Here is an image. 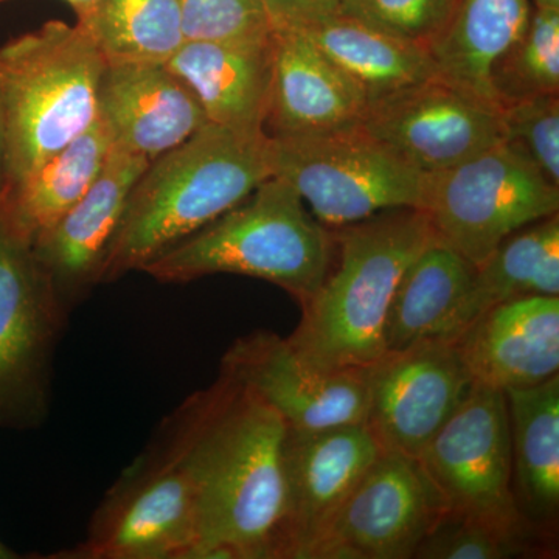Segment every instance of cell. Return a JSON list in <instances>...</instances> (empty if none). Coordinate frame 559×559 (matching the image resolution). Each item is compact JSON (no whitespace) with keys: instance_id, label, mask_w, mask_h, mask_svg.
<instances>
[{"instance_id":"1","label":"cell","mask_w":559,"mask_h":559,"mask_svg":"<svg viewBox=\"0 0 559 559\" xmlns=\"http://www.w3.org/2000/svg\"><path fill=\"white\" fill-rule=\"evenodd\" d=\"M197 399L193 559H289L285 419L223 371Z\"/></svg>"},{"instance_id":"2","label":"cell","mask_w":559,"mask_h":559,"mask_svg":"<svg viewBox=\"0 0 559 559\" xmlns=\"http://www.w3.org/2000/svg\"><path fill=\"white\" fill-rule=\"evenodd\" d=\"M272 178L263 130L207 123L151 160L110 241L100 283L117 282L240 204Z\"/></svg>"},{"instance_id":"3","label":"cell","mask_w":559,"mask_h":559,"mask_svg":"<svg viewBox=\"0 0 559 559\" xmlns=\"http://www.w3.org/2000/svg\"><path fill=\"white\" fill-rule=\"evenodd\" d=\"M330 230L329 274L286 340L314 369L366 370L385 355V318L400 278L439 238L419 209L385 210Z\"/></svg>"},{"instance_id":"4","label":"cell","mask_w":559,"mask_h":559,"mask_svg":"<svg viewBox=\"0 0 559 559\" xmlns=\"http://www.w3.org/2000/svg\"><path fill=\"white\" fill-rule=\"evenodd\" d=\"M331 260V230L311 215L288 182L272 176L142 272L160 283L246 275L274 283L304 307L329 274Z\"/></svg>"},{"instance_id":"5","label":"cell","mask_w":559,"mask_h":559,"mask_svg":"<svg viewBox=\"0 0 559 559\" xmlns=\"http://www.w3.org/2000/svg\"><path fill=\"white\" fill-rule=\"evenodd\" d=\"M197 421L194 393L114 481L83 543L49 558L193 559L200 539Z\"/></svg>"},{"instance_id":"6","label":"cell","mask_w":559,"mask_h":559,"mask_svg":"<svg viewBox=\"0 0 559 559\" xmlns=\"http://www.w3.org/2000/svg\"><path fill=\"white\" fill-rule=\"evenodd\" d=\"M105 68L100 50L80 24L49 21L0 47L7 124L3 191L95 123Z\"/></svg>"},{"instance_id":"7","label":"cell","mask_w":559,"mask_h":559,"mask_svg":"<svg viewBox=\"0 0 559 559\" xmlns=\"http://www.w3.org/2000/svg\"><path fill=\"white\" fill-rule=\"evenodd\" d=\"M270 140L272 176L288 182L326 229L425 207L426 175L360 124Z\"/></svg>"},{"instance_id":"8","label":"cell","mask_w":559,"mask_h":559,"mask_svg":"<svg viewBox=\"0 0 559 559\" xmlns=\"http://www.w3.org/2000/svg\"><path fill=\"white\" fill-rule=\"evenodd\" d=\"M558 209L559 187L507 142L426 175L423 212L439 241L476 267L511 235L557 215Z\"/></svg>"},{"instance_id":"9","label":"cell","mask_w":559,"mask_h":559,"mask_svg":"<svg viewBox=\"0 0 559 559\" xmlns=\"http://www.w3.org/2000/svg\"><path fill=\"white\" fill-rule=\"evenodd\" d=\"M448 513L528 536L513 491L509 403L474 381L459 409L417 459Z\"/></svg>"},{"instance_id":"10","label":"cell","mask_w":559,"mask_h":559,"mask_svg":"<svg viewBox=\"0 0 559 559\" xmlns=\"http://www.w3.org/2000/svg\"><path fill=\"white\" fill-rule=\"evenodd\" d=\"M68 320L32 246L0 215V428L31 430L46 421L55 348Z\"/></svg>"},{"instance_id":"11","label":"cell","mask_w":559,"mask_h":559,"mask_svg":"<svg viewBox=\"0 0 559 559\" xmlns=\"http://www.w3.org/2000/svg\"><path fill=\"white\" fill-rule=\"evenodd\" d=\"M443 502L418 460L384 451L342 502L307 559H411Z\"/></svg>"},{"instance_id":"12","label":"cell","mask_w":559,"mask_h":559,"mask_svg":"<svg viewBox=\"0 0 559 559\" xmlns=\"http://www.w3.org/2000/svg\"><path fill=\"white\" fill-rule=\"evenodd\" d=\"M359 124L423 175L450 170L503 142L498 106L440 76L369 102Z\"/></svg>"},{"instance_id":"13","label":"cell","mask_w":559,"mask_h":559,"mask_svg":"<svg viewBox=\"0 0 559 559\" xmlns=\"http://www.w3.org/2000/svg\"><path fill=\"white\" fill-rule=\"evenodd\" d=\"M367 428L382 450L417 460L474 380L454 342L426 340L366 369Z\"/></svg>"},{"instance_id":"14","label":"cell","mask_w":559,"mask_h":559,"mask_svg":"<svg viewBox=\"0 0 559 559\" xmlns=\"http://www.w3.org/2000/svg\"><path fill=\"white\" fill-rule=\"evenodd\" d=\"M221 371L248 388L294 430L366 425V370L322 371L286 337L259 330L235 341Z\"/></svg>"},{"instance_id":"15","label":"cell","mask_w":559,"mask_h":559,"mask_svg":"<svg viewBox=\"0 0 559 559\" xmlns=\"http://www.w3.org/2000/svg\"><path fill=\"white\" fill-rule=\"evenodd\" d=\"M148 164L138 154L110 150L90 190L33 242L36 263L68 318L100 285L110 241L132 187Z\"/></svg>"},{"instance_id":"16","label":"cell","mask_w":559,"mask_h":559,"mask_svg":"<svg viewBox=\"0 0 559 559\" xmlns=\"http://www.w3.org/2000/svg\"><path fill=\"white\" fill-rule=\"evenodd\" d=\"M382 452L367 425L286 430L289 559H307L320 533Z\"/></svg>"},{"instance_id":"17","label":"cell","mask_w":559,"mask_h":559,"mask_svg":"<svg viewBox=\"0 0 559 559\" xmlns=\"http://www.w3.org/2000/svg\"><path fill=\"white\" fill-rule=\"evenodd\" d=\"M98 123L112 148L154 160L209 123L194 95L156 62H119L103 70Z\"/></svg>"},{"instance_id":"18","label":"cell","mask_w":559,"mask_h":559,"mask_svg":"<svg viewBox=\"0 0 559 559\" xmlns=\"http://www.w3.org/2000/svg\"><path fill=\"white\" fill-rule=\"evenodd\" d=\"M452 342L474 381L503 392L538 385L559 370V296L506 301Z\"/></svg>"},{"instance_id":"19","label":"cell","mask_w":559,"mask_h":559,"mask_svg":"<svg viewBox=\"0 0 559 559\" xmlns=\"http://www.w3.org/2000/svg\"><path fill=\"white\" fill-rule=\"evenodd\" d=\"M272 83L264 132L314 134L355 127L366 94L305 31L272 32Z\"/></svg>"},{"instance_id":"20","label":"cell","mask_w":559,"mask_h":559,"mask_svg":"<svg viewBox=\"0 0 559 559\" xmlns=\"http://www.w3.org/2000/svg\"><path fill=\"white\" fill-rule=\"evenodd\" d=\"M272 57V35L250 43L186 40L167 66L189 87L209 123L264 131Z\"/></svg>"},{"instance_id":"21","label":"cell","mask_w":559,"mask_h":559,"mask_svg":"<svg viewBox=\"0 0 559 559\" xmlns=\"http://www.w3.org/2000/svg\"><path fill=\"white\" fill-rule=\"evenodd\" d=\"M533 10L532 0H459L447 27L428 47L437 75L498 106L492 68L527 31Z\"/></svg>"},{"instance_id":"22","label":"cell","mask_w":559,"mask_h":559,"mask_svg":"<svg viewBox=\"0 0 559 559\" xmlns=\"http://www.w3.org/2000/svg\"><path fill=\"white\" fill-rule=\"evenodd\" d=\"M530 296H559L558 213L511 235L476 267L443 340H457L485 312Z\"/></svg>"},{"instance_id":"23","label":"cell","mask_w":559,"mask_h":559,"mask_svg":"<svg viewBox=\"0 0 559 559\" xmlns=\"http://www.w3.org/2000/svg\"><path fill=\"white\" fill-rule=\"evenodd\" d=\"M506 396L518 509L525 521L551 524L559 509V377Z\"/></svg>"},{"instance_id":"24","label":"cell","mask_w":559,"mask_h":559,"mask_svg":"<svg viewBox=\"0 0 559 559\" xmlns=\"http://www.w3.org/2000/svg\"><path fill=\"white\" fill-rule=\"evenodd\" d=\"M110 150L108 132L95 120L27 179L3 191L0 215L32 246L90 190Z\"/></svg>"},{"instance_id":"25","label":"cell","mask_w":559,"mask_h":559,"mask_svg":"<svg viewBox=\"0 0 559 559\" xmlns=\"http://www.w3.org/2000/svg\"><path fill=\"white\" fill-rule=\"evenodd\" d=\"M476 266L436 241L412 261L400 278L384 325L385 353L426 340H443L474 277Z\"/></svg>"},{"instance_id":"26","label":"cell","mask_w":559,"mask_h":559,"mask_svg":"<svg viewBox=\"0 0 559 559\" xmlns=\"http://www.w3.org/2000/svg\"><path fill=\"white\" fill-rule=\"evenodd\" d=\"M312 43L373 102L437 75L428 47L334 14L305 28Z\"/></svg>"},{"instance_id":"27","label":"cell","mask_w":559,"mask_h":559,"mask_svg":"<svg viewBox=\"0 0 559 559\" xmlns=\"http://www.w3.org/2000/svg\"><path fill=\"white\" fill-rule=\"evenodd\" d=\"M76 24L94 40L106 64H167L186 43L179 0H103Z\"/></svg>"},{"instance_id":"28","label":"cell","mask_w":559,"mask_h":559,"mask_svg":"<svg viewBox=\"0 0 559 559\" xmlns=\"http://www.w3.org/2000/svg\"><path fill=\"white\" fill-rule=\"evenodd\" d=\"M496 105L559 92V10H533L527 31L491 72Z\"/></svg>"},{"instance_id":"29","label":"cell","mask_w":559,"mask_h":559,"mask_svg":"<svg viewBox=\"0 0 559 559\" xmlns=\"http://www.w3.org/2000/svg\"><path fill=\"white\" fill-rule=\"evenodd\" d=\"M503 142L527 157L540 175L559 187L558 95H538L500 108Z\"/></svg>"},{"instance_id":"30","label":"cell","mask_w":559,"mask_h":559,"mask_svg":"<svg viewBox=\"0 0 559 559\" xmlns=\"http://www.w3.org/2000/svg\"><path fill=\"white\" fill-rule=\"evenodd\" d=\"M528 536L444 511L421 540L418 559H507L527 551Z\"/></svg>"},{"instance_id":"31","label":"cell","mask_w":559,"mask_h":559,"mask_svg":"<svg viewBox=\"0 0 559 559\" xmlns=\"http://www.w3.org/2000/svg\"><path fill=\"white\" fill-rule=\"evenodd\" d=\"M459 0H341L340 14L429 47L450 22Z\"/></svg>"},{"instance_id":"32","label":"cell","mask_w":559,"mask_h":559,"mask_svg":"<svg viewBox=\"0 0 559 559\" xmlns=\"http://www.w3.org/2000/svg\"><path fill=\"white\" fill-rule=\"evenodd\" d=\"M186 40L250 43L271 38L260 0H179Z\"/></svg>"},{"instance_id":"33","label":"cell","mask_w":559,"mask_h":559,"mask_svg":"<svg viewBox=\"0 0 559 559\" xmlns=\"http://www.w3.org/2000/svg\"><path fill=\"white\" fill-rule=\"evenodd\" d=\"M341 0H260L272 32L305 31L340 13Z\"/></svg>"},{"instance_id":"34","label":"cell","mask_w":559,"mask_h":559,"mask_svg":"<svg viewBox=\"0 0 559 559\" xmlns=\"http://www.w3.org/2000/svg\"><path fill=\"white\" fill-rule=\"evenodd\" d=\"M7 176V124L5 108H3L2 83H0V197L5 189Z\"/></svg>"},{"instance_id":"35","label":"cell","mask_w":559,"mask_h":559,"mask_svg":"<svg viewBox=\"0 0 559 559\" xmlns=\"http://www.w3.org/2000/svg\"><path fill=\"white\" fill-rule=\"evenodd\" d=\"M68 2L72 10L75 11L76 21H83L84 17L90 16L92 11L97 9L103 0H64Z\"/></svg>"},{"instance_id":"36","label":"cell","mask_w":559,"mask_h":559,"mask_svg":"<svg viewBox=\"0 0 559 559\" xmlns=\"http://www.w3.org/2000/svg\"><path fill=\"white\" fill-rule=\"evenodd\" d=\"M536 10H559V0H532Z\"/></svg>"},{"instance_id":"37","label":"cell","mask_w":559,"mask_h":559,"mask_svg":"<svg viewBox=\"0 0 559 559\" xmlns=\"http://www.w3.org/2000/svg\"><path fill=\"white\" fill-rule=\"evenodd\" d=\"M17 558V555L14 551H11L5 544L0 540V559H13Z\"/></svg>"},{"instance_id":"38","label":"cell","mask_w":559,"mask_h":559,"mask_svg":"<svg viewBox=\"0 0 559 559\" xmlns=\"http://www.w3.org/2000/svg\"><path fill=\"white\" fill-rule=\"evenodd\" d=\"M0 2H5V0H0Z\"/></svg>"}]
</instances>
